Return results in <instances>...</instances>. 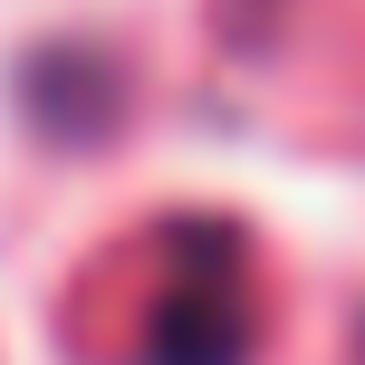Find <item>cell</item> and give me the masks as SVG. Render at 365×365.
I'll return each instance as SVG.
<instances>
[{"instance_id":"1","label":"cell","mask_w":365,"mask_h":365,"mask_svg":"<svg viewBox=\"0 0 365 365\" xmlns=\"http://www.w3.org/2000/svg\"><path fill=\"white\" fill-rule=\"evenodd\" d=\"M269 289L240 221H182L135 298V365H259Z\"/></svg>"}]
</instances>
